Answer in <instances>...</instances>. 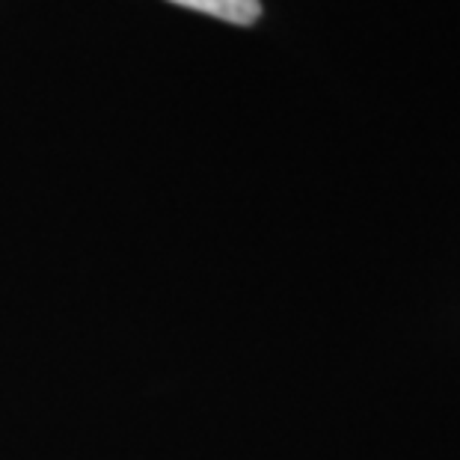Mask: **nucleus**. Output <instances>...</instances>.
<instances>
[{
    "label": "nucleus",
    "mask_w": 460,
    "mask_h": 460,
    "mask_svg": "<svg viewBox=\"0 0 460 460\" xmlns=\"http://www.w3.org/2000/svg\"><path fill=\"white\" fill-rule=\"evenodd\" d=\"M172 4L197 9V13L214 15V18H220V22L241 24V27L259 22V15H261L259 0H172Z\"/></svg>",
    "instance_id": "obj_1"
}]
</instances>
